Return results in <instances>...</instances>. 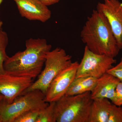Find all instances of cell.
Here are the masks:
<instances>
[{
  "label": "cell",
  "instance_id": "1",
  "mask_svg": "<svg viewBox=\"0 0 122 122\" xmlns=\"http://www.w3.org/2000/svg\"><path fill=\"white\" fill-rule=\"evenodd\" d=\"M25 48L24 51L9 56L5 62V72L15 76L35 78L42 71L52 46L44 38H30L25 41Z\"/></svg>",
  "mask_w": 122,
  "mask_h": 122
},
{
  "label": "cell",
  "instance_id": "2",
  "mask_svg": "<svg viewBox=\"0 0 122 122\" xmlns=\"http://www.w3.org/2000/svg\"><path fill=\"white\" fill-rule=\"evenodd\" d=\"M81 37L86 46L97 54L115 58L120 50L106 18L96 10L87 18Z\"/></svg>",
  "mask_w": 122,
  "mask_h": 122
},
{
  "label": "cell",
  "instance_id": "3",
  "mask_svg": "<svg viewBox=\"0 0 122 122\" xmlns=\"http://www.w3.org/2000/svg\"><path fill=\"white\" fill-rule=\"evenodd\" d=\"M93 100L91 92L64 95L55 102L54 116L57 122H89Z\"/></svg>",
  "mask_w": 122,
  "mask_h": 122
},
{
  "label": "cell",
  "instance_id": "4",
  "mask_svg": "<svg viewBox=\"0 0 122 122\" xmlns=\"http://www.w3.org/2000/svg\"><path fill=\"white\" fill-rule=\"evenodd\" d=\"M72 62V56L67 54L63 49L57 48L51 50L46 55L45 67L38 76L37 80L33 82L23 94L34 90H39L45 95L53 80Z\"/></svg>",
  "mask_w": 122,
  "mask_h": 122
},
{
  "label": "cell",
  "instance_id": "5",
  "mask_svg": "<svg viewBox=\"0 0 122 122\" xmlns=\"http://www.w3.org/2000/svg\"><path fill=\"white\" fill-rule=\"evenodd\" d=\"M45 95L39 90L24 93L8 103L4 99L0 103L1 122H13L18 116L26 112L41 110L49 105L45 100Z\"/></svg>",
  "mask_w": 122,
  "mask_h": 122
},
{
  "label": "cell",
  "instance_id": "6",
  "mask_svg": "<svg viewBox=\"0 0 122 122\" xmlns=\"http://www.w3.org/2000/svg\"><path fill=\"white\" fill-rule=\"evenodd\" d=\"M114 58L97 54L85 46L83 57L79 63L76 78L91 77L98 79L116 63Z\"/></svg>",
  "mask_w": 122,
  "mask_h": 122
},
{
  "label": "cell",
  "instance_id": "7",
  "mask_svg": "<svg viewBox=\"0 0 122 122\" xmlns=\"http://www.w3.org/2000/svg\"><path fill=\"white\" fill-rule=\"evenodd\" d=\"M79 63L77 61L72 62L53 80L45 94V100L46 102H56L65 95L71 83L76 78Z\"/></svg>",
  "mask_w": 122,
  "mask_h": 122
},
{
  "label": "cell",
  "instance_id": "8",
  "mask_svg": "<svg viewBox=\"0 0 122 122\" xmlns=\"http://www.w3.org/2000/svg\"><path fill=\"white\" fill-rule=\"evenodd\" d=\"M96 10L106 18L120 50L122 49V3L118 0H104Z\"/></svg>",
  "mask_w": 122,
  "mask_h": 122
},
{
  "label": "cell",
  "instance_id": "9",
  "mask_svg": "<svg viewBox=\"0 0 122 122\" xmlns=\"http://www.w3.org/2000/svg\"><path fill=\"white\" fill-rule=\"evenodd\" d=\"M33 82L32 78L15 76L5 72L0 75V94L4 96L6 102L11 103L24 93Z\"/></svg>",
  "mask_w": 122,
  "mask_h": 122
},
{
  "label": "cell",
  "instance_id": "10",
  "mask_svg": "<svg viewBox=\"0 0 122 122\" xmlns=\"http://www.w3.org/2000/svg\"><path fill=\"white\" fill-rule=\"evenodd\" d=\"M22 17L30 20L45 22L50 20L51 11L39 0H13Z\"/></svg>",
  "mask_w": 122,
  "mask_h": 122
},
{
  "label": "cell",
  "instance_id": "11",
  "mask_svg": "<svg viewBox=\"0 0 122 122\" xmlns=\"http://www.w3.org/2000/svg\"><path fill=\"white\" fill-rule=\"evenodd\" d=\"M120 80L113 75L106 73L97 79L94 89L91 91L92 98H107L114 102L116 87Z\"/></svg>",
  "mask_w": 122,
  "mask_h": 122
},
{
  "label": "cell",
  "instance_id": "12",
  "mask_svg": "<svg viewBox=\"0 0 122 122\" xmlns=\"http://www.w3.org/2000/svg\"><path fill=\"white\" fill-rule=\"evenodd\" d=\"M112 104L107 98L94 99L92 105L89 122H107Z\"/></svg>",
  "mask_w": 122,
  "mask_h": 122
},
{
  "label": "cell",
  "instance_id": "13",
  "mask_svg": "<svg viewBox=\"0 0 122 122\" xmlns=\"http://www.w3.org/2000/svg\"><path fill=\"white\" fill-rule=\"evenodd\" d=\"M97 79L91 77L76 78L71 83L65 95H75L87 92H91L94 89Z\"/></svg>",
  "mask_w": 122,
  "mask_h": 122
},
{
  "label": "cell",
  "instance_id": "14",
  "mask_svg": "<svg viewBox=\"0 0 122 122\" xmlns=\"http://www.w3.org/2000/svg\"><path fill=\"white\" fill-rule=\"evenodd\" d=\"M8 37L6 32L0 30V75L4 73V63L9 56L6 53Z\"/></svg>",
  "mask_w": 122,
  "mask_h": 122
},
{
  "label": "cell",
  "instance_id": "15",
  "mask_svg": "<svg viewBox=\"0 0 122 122\" xmlns=\"http://www.w3.org/2000/svg\"><path fill=\"white\" fill-rule=\"evenodd\" d=\"M55 102L49 103L47 106L40 111L36 122H56L54 116Z\"/></svg>",
  "mask_w": 122,
  "mask_h": 122
},
{
  "label": "cell",
  "instance_id": "16",
  "mask_svg": "<svg viewBox=\"0 0 122 122\" xmlns=\"http://www.w3.org/2000/svg\"><path fill=\"white\" fill-rule=\"evenodd\" d=\"M41 110H34L26 112L16 118L13 122H36Z\"/></svg>",
  "mask_w": 122,
  "mask_h": 122
},
{
  "label": "cell",
  "instance_id": "17",
  "mask_svg": "<svg viewBox=\"0 0 122 122\" xmlns=\"http://www.w3.org/2000/svg\"><path fill=\"white\" fill-rule=\"evenodd\" d=\"M107 122H122V107L112 103Z\"/></svg>",
  "mask_w": 122,
  "mask_h": 122
},
{
  "label": "cell",
  "instance_id": "18",
  "mask_svg": "<svg viewBox=\"0 0 122 122\" xmlns=\"http://www.w3.org/2000/svg\"><path fill=\"white\" fill-rule=\"evenodd\" d=\"M107 73L118 79L122 82V58L119 63L108 70Z\"/></svg>",
  "mask_w": 122,
  "mask_h": 122
},
{
  "label": "cell",
  "instance_id": "19",
  "mask_svg": "<svg viewBox=\"0 0 122 122\" xmlns=\"http://www.w3.org/2000/svg\"><path fill=\"white\" fill-rule=\"evenodd\" d=\"M113 103L118 106H122V82L120 81L116 87L115 100Z\"/></svg>",
  "mask_w": 122,
  "mask_h": 122
},
{
  "label": "cell",
  "instance_id": "20",
  "mask_svg": "<svg viewBox=\"0 0 122 122\" xmlns=\"http://www.w3.org/2000/svg\"><path fill=\"white\" fill-rule=\"evenodd\" d=\"M43 4L47 6L55 4L58 3L60 0H39Z\"/></svg>",
  "mask_w": 122,
  "mask_h": 122
},
{
  "label": "cell",
  "instance_id": "21",
  "mask_svg": "<svg viewBox=\"0 0 122 122\" xmlns=\"http://www.w3.org/2000/svg\"><path fill=\"white\" fill-rule=\"evenodd\" d=\"M4 99V96L1 94H0V103H1Z\"/></svg>",
  "mask_w": 122,
  "mask_h": 122
},
{
  "label": "cell",
  "instance_id": "22",
  "mask_svg": "<svg viewBox=\"0 0 122 122\" xmlns=\"http://www.w3.org/2000/svg\"><path fill=\"white\" fill-rule=\"evenodd\" d=\"M2 25H3V22L1 20H0V30L1 29Z\"/></svg>",
  "mask_w": 122,
  "mask_h": 122
},
{
  "label": "cell",
  "instance_id": "23",
  "mask_svg": "<svg viewBox=\"0 0 122 122\" xmlns=\"http://www.w3.org/2000/svg\"><path fill=\"white\" fill-rule=\"evenodd\" d=\"M3 0H0V7L1 5L2 4V1H3Z\"/></svg>",
  "mask_w": 122,
  "mask_h": 122
},
{
  "label": "cell",
  "instance_id": "24",
  "mask_svg": "<svg viewBox=\"0 0 122 122\" xmlns=\"http://www.w3.org/2000/svg\"><path fill=\"white\" fill-rule=\"evenodd\" d=\"M0 122H1V119L0 116Z\"/></svg>",
  "mask_w": 122,
  "mask_h": 122
}]
</instances>
